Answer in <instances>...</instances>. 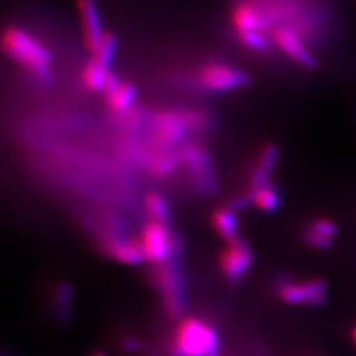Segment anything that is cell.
I'll use <instances>...</instances> for the list:
<instances>
[{
  "label": "cell",
  "mask_w": 356,
  "mask_h": 356,
  "mask_svg": "<svg viewBox=\"0 0 356 356\" xmlns=\"http://www.w3.org/2000/svg\"><path fill=\"white\" fill-rule=\"evenodd\" d=\"M3 48L13 60L29 69L42 82L51 81V53L26 31L10 26L3 33Z\"/></svg>",
  "instance_id": "cell-1"
},
{
  "label": "cell",
  "mask_w": 356,
  "mask_h": 356,
  "mask_svg": "<svg viewBox=\"0 0 356 356\" xmlns=\"http://www.w3.org/2000/svg\"><path fill=\"white\" fill-rule=\"evenodd\" d=\"M220 343L214 327L202 319L186 318L178 325L172 356H219Z\"/></svg>",
  "instance_id": "cell-2"
},
{
  "label": "cell",
  "mask_w": 356,
  "mask_h": 356,
  "mask_svg": "<svg viewBox=\"0 0 356 356\" xmlns=\"http://www.w3.org/2000/svg\"><path fill=\"white\" fill-rule=\"evenodd\" d=\"M138 243L144 259L153 263H164L178 250L177 241L170 236L165 223L152 219L143 229Z\"/></svg>",
  "instance_id": "cell-3"
},
{
  "label": "cell",
  "mask_w": 356,
  "mask_h": 356,
  "mask_svg": "<svg viewBox=\"0 0 356 356\" xmlns=\"http://www.w3.org/2000/svg\"><path fill=\"white\" fill-rule=\"evenodd\" d=\"M254 264V254L248 244L236 238L227 242L225 250L219 256V266L229 282H238L242 280L244 275L251 269Z\"/></svg>",
  "instance_id": "cell-4"
},
{
  "label": "cell",
  "mask_w": 356,
  "mask_h": 356,
  "mask_svg": "<svg viewBox=\"0 0 356 356\" xmlns=\"http://www.w3.org/2000/svg\"><path fill=\"white\" fill-rule=\"evenodd\" d=\"M248 81L242 70L219 63L204 65L200 72V82L211 91H227L238 89Z\"/></svg>",
  "instance_id": "cell-5"
},
{
  "label": "cell",
  "mask_w": 356,
  "mask_h": 356,
  "mask_svg": "<svg viewBox=\"0 0 356 356\" xmlns=\"http://www.w3.org/2000/svg\"><path fill=\"white\" fill-rule=\"evenodd\" d=\"M277 292L281 300L288 304L322 306L325 305L327 301L326 282L319 279H313L304 282L289 281Z\"/></svg>",
  "instance_id": "cell-6"
},
{
  "label": "cell",
  "mask_w": 356,
  "mask_h": 356,
  "mask_svg": "<svg viewBox=\"0 0 356 356\" xmlns=\"http://www.w3.org/2000/svg\"><path fill=\"white\" fill-rule=\"evenodd\" d=\"M275 44L281 51L286 53L292 60L307 69H316L318 66V60L309 51L304 44V40L289 26H277L272 32Z\"/></svg>",
  "instance_id": "cell-7"
},
{
  "label": "cell",
  "mask_w": 356,
  "mask_h": 356,
  "mask_svg": "<svg viewBox=\"0 0 356 356\" xmlns=\"http://www.w3.org/2000/svg\"><path fill=\"white\" fill-rule=\"evenodd\" d=\"M273 23L275 22L268 10L260 8L252 3H241L232 13V24L238 32L264 31Z\"/></svg>",
  "instance_id": "cell-8"
},
{
  "label": "cell",
  "mask_w": 356,
  "mask_h": 356,
  "mask_svg": "<svg viewBox=\"0 0 356 356\" xmlns=\"http://www.w3.org/2000/svg\"><path fill=\"white\" fill-rule=\"evenodd\" d=\"M82 22L85 44L90 51H95L102 41L104 32L95 0H76Z\"/></svg>",
  "instance_id": "cell-9"
},
{
  "label": "cell",
  "mask_w": 356,
  "mask_h": 356,
  "mask_svg": "<svg viewBox=\"0 0 356 356\" xmlns=\"http://www.w3.org/2000/svg\"><path fill=\"white\" fill-rule=\"evenodd\" d=\"M103 91L106 92L108 106L116 111L123 113L128 110L136 98V88L132 83L119 82L116 76L110 73Z\"/></svg>",
  "instance_id": "cell-10"
},
{
  "label": "cell",
  "mask_w": 356,
  "mask_h": 356,
  "mask_svg": "<svg viewBox=\"0 0 356 356\" xmlns=\"http://www.w3.org/2000/svg\"><path fill=\"white\" fill-rule=\"evenodd\" d=\"M191 128V118L177 114H163L157 118V134L165 144L184 139Z\"/></svg>",
  "instance_id": "cell-11"
},
{
  "label": "cell",
  "mask_w": 356,
  "mask_h": 356,
  "mask_svg": "<svg viewBox=\"0 0 356 356\" xmlns=\"http://www.w3.org/2000/svg\"><path fill=\"white\" fill-rule=\"evenodd\" d=\"M184 160L189 165L193 176L197 178L201 184V186H204L210 189L211 186V168H210V160L207 154L201 151L197 147H189L184 151Z\"/></svg>",
  "instance_id": "cell-12"
},
{
  "label": "cell",
  "mask_w": 356,
  "mask_h": 356,
  "mask_svg": "<svg viewBox=\"0 0 356 356\" xmlns=\"http://www.w3.org/2000/svg\"><path fill=\"white\" fill-rule=\"evenodd\" d=\"M104 251L113 259L127 263V264H138L144 259L138 241H122V239H110L104 244Z\"/></svg>",
  "instance_id": "cell-13"
},
{
  "label": "cell",
  "mask_w": 356,
  "mask_h": 356,
  "mask_svg": "<svg viewBox=\"0 0 356 356\" xmlns=\"http://www.w3.org/2000/svg\"><path fill=\"white\" fill-rule=\"evenodd\" d=\"M277 156H279V152H277V147L275 144H267L263 148V151L260 153V157L256 163L254 173L251 176V191H256L260 186H263L264 184H267L269 175L276 165Z\"/></svg>",
  "instance_id": "cell-14"
},
{
  "label": "cell",
  "mask_w": 356,
  "mask_h": 356,
  "mask_svg": "<svg viewBox=\"0 0 356 356\" xmlns=\"http://www.w3.org/2000/svg\"><path fill=\"white\" fill-rule=\"evenodd\" d=\"M213 227L226 241H234L238 236V219L229 207L219 209L213 214Z\"/></svg>",
  "instance_id": "cell-15"
},
{
  "label": "cell",
  "mask_w": 356,
  "mask_h": 356,
  "mask_svg": "<svg viewBox=\"0 0 356 356\" xmlns=\"http://www.w3.org/2000/svg\"><path fill=\"white\" fill-rule=\"evenodd\" d=\"M252 197L254 202L260 210L266 213H272L280 207L281 195L277 189L275 188L273 184L268 181L263 186L254 191H248Z\"/></svg>",
  "instance_id": "cell-16"
},
{
  "label": "cell",
  "mask_w": 356,
  "mask_h": 356,
  "mask_svg": "<svg viewBox=\"0 0 356 356\" xmlns=\"http://www.w3.org/2000/svg\"><path fill=\"white\" fill-rule=\"evenodd\" d=\"M73 291L66 282H61L54 289V312L61 322H66L72 317Z\"/></svg>",
  "instance_id": "cell-17"
},
{
  "label": "cell",
  "mask_w": 356,
  "mask_h": 356,
  "mask_svg": "<svg viewBox=\"0 0 356 356\" xmlns=\"http://www.w3.org/2000/svg\"><path fill=\"white\" fill-rule=\"evenodd\" d=\"M108 76L110 73L107 72V67L98 64L94 60H91L89 64L85 66V70L82 74L83 83L86 85V88L94 91H99V90L103 91Z\"/></svg>",
  "instance_id": "cell-18"
},
{
  "label": "cell",
  "mask_w": 356,
  "mask_h": 356,
  "mask_svg": "<svg viewBox=\"0 0 356 356\" xmlns=\"http://www.w3.org/2000/svg\"><path fill=\"white\" fill-rule=\"evenodd\" d=\"M145 206H147V211L152 220H157V222H161L165 225L169 222L170 210H169V206L166 204L163 195H160L159 193L148 194L145 198Z\"/></svg>",
  "instance_id": "cell-19"
},
{
  "label": "cell",
  "mask_w": 356,
  "mask_h": 356,
  "mask_svg": "<svg viewBox=\"0 0 356 356\" xmlns=\"http://www.w3.org/2000/svg\"><path fill=\"white\" fill-rule=\"evenodd\" d=\"M115 49H116V40L114 36L108 32H104L99 47L95 49V51H92L94 53L92 60L108 69V66L114 58Z\"/></svg>",
  "instance_id": "cell-20"
},
{
  "label": "cell",
  "mask_w": 356,
  "mask_h": 356,
  "mask_svg": "<svg viewBox=\"0 0 356 356\" xmlns=\"http://www.w3.org/2000/svg\"><path fill=\"white\" fill-rule=\"evenodd\" d=\"M239 38L243 44L254 51H267L270 45L269 40L264 35L263 31H245L239 32Z\"/></svg>",
  "instance_id": "cell-21"
},
{
  "label": "cell",
  "mask_w": 356,
  "mask_h": 356,
  "mask_svg": "<svg viewBox=\"0 0 356 356\" xmlns=\"http://www.w3.org/2000/svg\"><path fill=\"white\" fill-rule=\"evenodd\" d=\"M307 229L321 234L323 236H329V238H334L338 234V226L334 220H331L329 218H316L313 219L309 225Z\"/></svg>",
  "instance_id": "cell-22"
},
{
  "label": "cell",
  "mask_w": 356,
  "mask_h": 356,
  "mask_svg": "<svg viewBox=\"0 0 356 356\" xmlns=\"http://www.w3.org/2000/svg\"><path fill=\"white\" fill-rule=\"evenodd\" d=\"M302 239L305 241L306 244L314 247V248H319V250H326L330 248L331 245L334 244V238H329V236H323L321 234H317L314 231L306 227L302 232Z\"/></svg>",
  "instance_id": "cell-23"
},
{
  "label": "cell",
  "mask_w": 356,
  "mask_h": 356,
  "mask_svg": "<svg viewBox=\"0 0 356 356\" xmlns=\"http://www.w3.org/2000/svg\"><path fill=\"white\" fill-rule=\"evenodd\" d=\"M176 166V161L172 157H160L153 163L152 168L159 175H166Z\"/></svg>",
  "instance_id": "cell-24"
},
{
  "label": "cell",
  "mask_w": 356,
  "mask_h": 356,
  "mask_svg": "<svg viewBox=\"0 0 356 356\" xmlns=\"http://www.w3.org/2000/svg\"><path fill=\"white\" fill-rule=\"evenodd\" d=\"M139 342L136 341V339H134V338H127V339H124L123 342H122V348L124 350V351H127V353H134V351H136V350H139Z\"/></svg>",
  "instance_id": "cell-25"
},
{
  "label": "cell",
  "mask_w": 356,
  "mask_h": 356,
  "mask_svg": "<svg viewBox=\"0 0 356 356\" xmlns=\"http://www.w3.org/2000/svg\"><path fill=\"white\" fill-rule=\"evenodd\" d=\"M254 356H268V354L264 350H257V351L254 353Z\"/></svg>",
  "instance_id": "cell-26"
},
{
  "label": "cell",
  "mask_w": 356,
  "mask_h": 356,
  "mask_svg": "<svg viewBox=\"0 0 356 356\" xmlns=\"http://www.w3.org/2000/svg\"><path fill=\"white\" fill-rule=\"evenodd\" d=\"M351 337H353V341L355 342L356 344V325L354 326V329L351 331Z\"/></svg>",
  "instance_id": "cell-27"
},
{
  "label": "cell",
  "mask_w": 356,
  "mask_h": 356,
  "mask_svg": "<svg viewBox=\"0 0 356 356\" xmlns=\"http://www.w3.org/2000/svg\"><path fill=\"white\" fill-rule=\"evenodd\" d=\"M92 356H107L106 355V354H103V353H95V354H94V355Z\"/></svg>",
  "instance_id": "cell-28"
}]
</instances>
